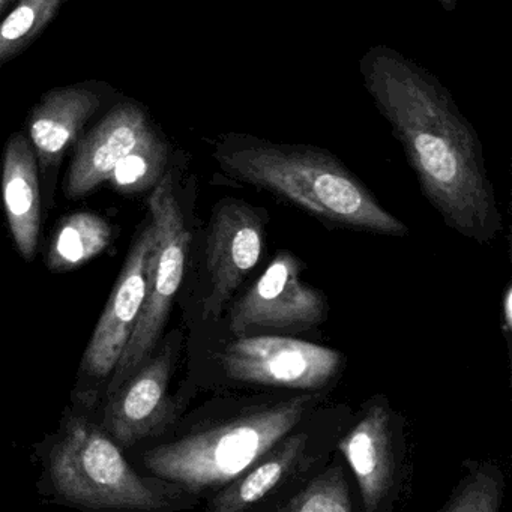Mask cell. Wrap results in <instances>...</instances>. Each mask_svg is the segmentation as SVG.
<instances>
[{"mask_svg": "<svg viewBox=\"0 0 512 512\" xmlns=\"http://www.w3.org/2000/svg\"><path fill=\"white\" fill-rule=\"evenodd\" d=\"M359 74L446 226L482 245L499 238L502 214L482 143L451 92L427 68L385 44L367 49Z\"/></svg>", "mask_w": 512, "mask_h": 512, "instance_id": "cell-1", "label": "cell"}, {"mask_svg": "<svg viewBox=\"0 0 512 512\" xmlns=\"http://www.w3.org/2000/svg\"><path fill=\"white\" fill-rule=\"evenodd\" d=\"M214 158L233 181L265 191L340 229L404 238L409 229L328 149L254 134L221 137Z\"/></svg>", "mask_w": 512, "mask_h": 512, "instance_id": "cell-2", "label": "cell"}, {"mask_svg": "<svg viewBox=\"0 0 512 512\" xmlns=\"http://www.w3.org/2000/svg\"><path fill=\"white\" fill-rule=\"evenodd\" d=\"M317 398L305 391L244 407L224 421L149 449L143 463L154 475L188 491L226 487L295 430Z\"/></svg>", "mask_w": 512, "mask_h": 512, "instance_id": "cell-3", "label": "cell"}, {"mask_svg": "<svg viewBox=\"0 0 512 512\" xmlns=\"http://www.w3.org/2000/svg\"><path fill=\"white\" fill-rule=\"evenodd\" d=\"M50 476L62 497L86 508L158 511L166 506V499L131 469L116 442L80 419L53 448Z\"/></svg>", "mask_w": 512, "mask_h": 512, "instance_id": "cell-4", "label": "cell"}, {"mask_svg": "<svg viewBox=\"0 0 512 512\" xmlns=\"http://www.w3.org/2000/svg\"><path fill=\"white\" fill-rule=\"evenodd\" d=\"M149 209L157 241L152 251L148 290L133 334L116 364L109 395L115 394L151 355L184 280L191 236L176 196L172 172L164 173L155 185L149 197Z\"/></svg>", "mask_w": 512, "mask_h": 512, "instance_id": "cell-5", "label": "cell"}, {"mask_svg": "<svg viewBox=\"0 0 512 512\" xmlns=\"http://www.w3.org/2000/svg\"><path fill=\"white\" fill-rule=\"evenodd\" d=\"M230 380L292 391H319L343 367V353L283 335L236 337L220 356Z\"/></svg>", "mask_w": 512, "mask_h": 512, "instance_id": "cell-6", "label": "cell"}, {"mask_svg": "<svg viewBox=\"0 0 512 512\" xmlns=\"http://www.w3.org/2000/svg\"><path fill=\"white\" fill-rule=\"evenodd\" d=\"M301 259L280 250L256 283L233 304L230 332L235 337L259 331H304L326 319L323 292L302 280Z\"/></svg>", "mask_w": 512, "mask_h": 512, "instance_id": "cell-7", "label": "cell"}, {"mask_svg": "<svg viewBox=\"0 0 512 512\" xmlns=\"http://www.w3.org/2000/svg\"><path fill=\"white\" fill-rule=\"evenodd\" d=\"M266 211L241 199L221 200L212 212L206 236L208 298L205 319H217L245 278L256 268L265 248Z\"/></svg>", "mask_w": 512, "mask_h": 512, "instance_id": "cell-8", "label": "cell"}, {"mask_svg": "<svg viewBox=\"0 0 512 512\" xmlns=\"http://www.w3.org/2000/svg\"><path fill=\"white\" fill-rule=\"evenodd\" d=\"M155 241L157 238L151 221L134 242L106 310L86 349L83 368L92 376L106 377L115 371L133 334L148 290Z\"/></svg>", "mask_w": 512, "mask_h": 512, "instance_id": "cell-9", "label": "cell"}, {"mask_svg": "<svg viewBox=\"0 0 512 512\" xmlns=\"http://www.w3.org/2000/svg\"><path fill=\"white\" fill-rule=\"evenodd\" d=\"M170 370L172 350L166 347L110 395L103 425L119 445L133 446L157 434L170 421L172 403L167 395Z\"/></svg>", "mask_w": 512, "mask_h": 512, "instance_id": "cell-10", "label": "cell"}, {"mask_svg": "<svg viewBox=\"0 0 512 512\" xmlns=\"http://www.w3.org/2000/svg\"><path fill=\"white\" fill-rule=\"evenodd\" d=\"M394 440L389 407L377 401L338 445L355 473L367 512L379 511L394 490L398 466Z\"/></svg>", "mask_w": 512, "mask_h": 512, "instance_id": "cell-11", "label": "cell"}, {"mask_svg": "<svg viewBox=\"0 0 512 512\" xmlns=\"http://www.w3.org/2000/svg\"><path fill=\"white\" fill-rule=\"evenodd\" d=\"M151 130L145 113L134 104H124L109 113L77 149L68 173V196H86L109 181L116 164Z\"/></svg>", "mask_w": 512, "mask_h": 512, "instance_id": "cell-12", "label": "cell"}, {"mask_svg": "<svg viewBox=\"0 0 512 512\" xmlns=\"http://www.w3.org/2000/svg\"><path fill=\"white\" fill-rule=\"evenodd\" d=\"M308 445V433L290 431L247 472L220 488L209 503V509L214 512L245 511L268 499L310 461Z\"/></svg>", "mask_w": 512, "mask_h": 512, "instance_id": "cell-13", "label": "cell"}, {"mask_svg": "<svg viewBox=\"0 0 512 512\" xmlns=\"http://www.w3.org/2000/svg\"><path fill=\"white\" fill-rule=\"evenodd\" d=\"M2 193L14 242L25 259L37 250L41 226V197L37 161L25 137H11L5 151Z\"/></svg>", "mask_w": 512, "mask_h": 512, "instance_id": "cell-14", "label": "cell"}, {"mask_svg": "<svg viewBox=\"0 0 512 512\" xmlns=\"http://www.w3.org/2000/svg\"><path fill=\"white\" fill-rule=\"evenodd\" d=\"M98 106L97 95L85 88L58 89L44 98L29 124L32 143L44 167L64 154Z\"/></svg>", "mask_w": 512, "mask_h": 512, "instance_id": "cell-15", "label": "cell"}, {"mask_svg": "<svg viewBox=\"0 0 512 512\" xmlns=\"http://www.w3.org/2000/svg\"><path fill=\"white\" fill-rule=\"evenodd\" d=\"M110 241L112 229L103 218L91 212L70 215L56 232L49 253V268L53 272L79 268L103 253Z\"/></svg>", "mask_w": 512, "mask_h": 512, "instance_id": "cell-16", "label": "cell"}, {"mask_svg": "<svg viewBox=\"0 0 512 512\" xmlns=\"http://www.w3.org/2000/svg\"><path fill=\"white\" fill-rule=\"evenodd\" d=\"M169 161L166 143L149 131L133 151L128 152L110 173L109 181L122 193H142L154 188L164 173Z\"/></svg>", "mask_w": 512, "mask_h": 512, "instance_id": "cell-17", "label": "cell"}, {"mask_svg": "<svg viewBox=\"0 0 512 512\" xmlns=\"http://www.w3.org/2000/svg\"><path fill=\"white\" fill-rule=\"evenodd\" d=\"M467 473L442 512H499L505 497V479L499 467L491 463L466 461Z\"/></svg>", "mask_w": 512, "mask_h": 512, "instance_id": "cell-18", "label": "cell"}, {"mask_svg": "<svg viewBox=\"0 0 512 512\" xmlns=\"http://www.w3.org/2000/svg\"><path fill=\"white\" fill-rule=\"evenodd\" d=\"M62 0H19L0 23V65L22 52L55 17Z\"/></svg>", "mask_w": 512, "mask_h": 512, "instance_id": "cell-19", "label": "cell"}, {"mask_svg": "<svg viewBox=\"0 0 512 512\" xmlns=\"http://www.w3.org/2000/svg\"><path fill=\"white\" fill-rule=\"evenodd\" d=\"M277 509L281 512H352L353 503L343 467H329Z\"/></svg>", "mask_w": 512, "mask_h": 512, "instance_id": "cell-20", "label": "cell"}, {"mask_svg": "<svg viewBox=\"0 0 512 512\" xmlns=\"http://www.w3.org/2000/svg\"><path fill=\"white\" fill-rule=\"evenodd\" d=\"M502 329L506 335L512 329V289L511 286L506 287L502 299Z\"/></svg>", "mask_w": 512, "mask_h": 512, "instance_id": "cell-21", "label": "cell"}, {"mask_svg": "<svg viewBox=\"0 0 512 512\" xmlns=\"http://www.w3.org/2000/svg\"><path fill=\"white\" fill-rule=\"evenodd\" d=\"M436 2L449 14L454 13L458 7V0H436Z\"/></svg>", "mask_w": 512, "mask_h": 512, "instance_id": "cell-22", "label": "cell"}, {"mask_svg": "<svg viewBox=\"0 0 512 512\" xmlns=\"http://www.w3.org/2000/svg\"><path fill=\"white\" fill-rule=\"evenodd\" d=\"M10 2L11 0H0V11L4 10Z\"/></svg>", "mask_w": 512, "mask_h": 512, "instance_id": "cell-23", "label": "cell"}]
</instances>
